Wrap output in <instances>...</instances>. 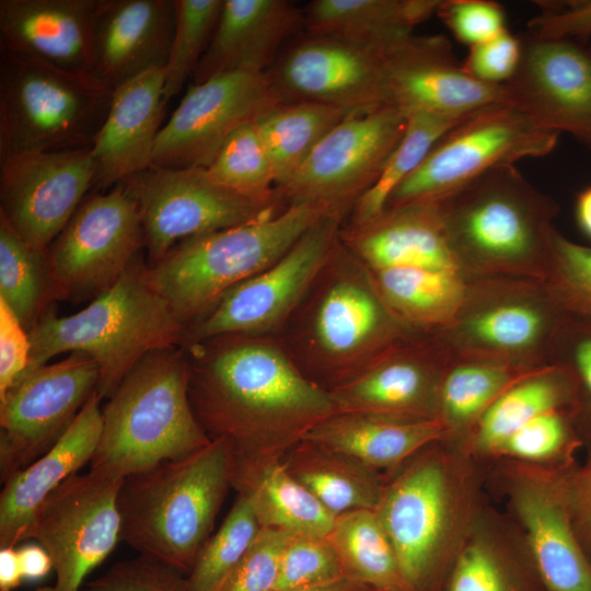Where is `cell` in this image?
<instances>
[{"label": "cell", "instance_id": "obj_1", "mask_svg": "<svg viewBox=\"0 0 591 591\" xmlns=\"http://www.w3.org/2000/svg\"><path fill=\"white\" fill-rule=\"evenodd\" d=\"M195 416L227 438L236 463L281 460L338 412L332 393L294 363L276 336L225 335L182 346Z\"/></svg>", "mask_w": 591, "mask_h": 591}, {"label": "cell", "instance_id": "obj_2", "mask_svg": "<svg viewBox=\"0 0 591 591\" xmlns=\"http://www.w3.org/2000/svg\"><path fill=\"white\" fill-rule=\"evenodd\" d=\"M390 308L372 271L340 241L276 336L302 373L332 391L416 333Z\"/></svg>", "mask_w": 591, "mask_h": 591}, {"label": "cell", "instance_id": "obj_3", "mask_svg": "<svg viewBox=\"0 0 591 591\" xmlns=\"http://www.w3.org/2000/svg\"><path fill=\"white\" fill-rule=\"evenodd\" d=\"M450 243L473 278L543 281L559 207L517 169H491L437 204Z\"/></svg>", "mask_w": 591, "mask_h": 591}, {"label": "cell", "instance_id": "obj_4", "mask_svg": "<svg viewBox=\"0 0 591 591\" xmlns=\"http://www.w3.org/2000/svg\"><path fill=\"white\" fill-rule=\"evenodd\" d=\"M436 442L385 480L373 509L408 591H432L476 520L475 485L463 454Z\"/></svg>", "mask_w": 591, "mask_h": 591}, {"label": "cell", "instance_id": "obj_5", "mask_svg": "<svg viewBox=\"0 0 591 591\" xmlns=\"http://www.w3.org/2000/svg\"><path fill=\"white\" fill-rule=\"evenodd\" d=\"M233 467L232 444L219 437L188 456L127 476L117 497L120 542L187 576L232 487Z\"/></svg>", "mask_w": 591, "mask_h": 591}, {"label": "cell", "instance_id": "obj_6", "mask_svg": "<svg viewBox=\"0 0 591 591\" xmlns=\"http://www.w3.org/2000/svg\"><path fill=\"white\" fill-rule=\"evenodd\" d=\"M185 332L186 325L134 260L82 310L65 316L47 313L36 321L28 331L32 348L26 372L65 352L83 354L99 367L97 393L109 398L143 357L182 346Z\"/></svg>", "mask_w": 591, "mask_h": 591}, {"label": "cell", "instance_id": "obj_7", "mask_svg": "<svg viewBox=\"0 0 591 591\" xmlns=\"http://www.w3.org/2000/svg\"><path fill=\"white\" fill-rule=\"evenodd\" d=\"M188 381L183 347L143 357L102 409V432L90 470L126 478L207 445L211 438L195 416Z\"/></svg>", "mask_w": 591, "mask_h": 591}, {"label": "cell", "instance_id": "obj_8", "mask_svg": "<svg viewBox=\"0 0 591 591\" xmlns=\"http://www.w3.org/2000/svg\"><path fill=\"white\" fill-rule=\"evenodd\" d=\"M328 213L334 212L320 205H290L242 224L187 239L144 268L146 280L187 328L233 287L277 262Z\"/></svg>", "mask_w": 591, "mask_h": 591}, {"label": "cell", "instance_id": "obj_9", "mask_svg": "<svg viewBox=\"0 0 591 591\" xmlns=\"http://www.w3.org/2000/svg\"><path fill=\"white\" fill-rule=\"evenodd\" d=\"M113 94L92 73L0 49V160L91 147Z\"/></svg>", "mask_w": 591, "mask_h": 591}, {"label": "cell", "instance_id": "obj_10", "mask_svg": "<svg viewBox=\"0 0 591 591\" xmlns=\"http://www.w3.org/2000/svg\"><path fill=\"white\" fill-rule=\"evenodd\" d=\"M566 317L543 281L474 278L460 312L433 333L452 357L535 369L549 364Z\"/></svg>", "mask_w": 591, "mask_h": 591}, {"label": "cell", "instance_id": "obj_11", "mask_svg": "<svg viewBox=\"0 0 591 591\" xmlns=\"http://www.w3.org/2000/svg\"><path fill=\"white\" fill-rule=\"evenodd\" d=\"M559 134L497 102L461 119L392 193L386 208L438 204L494 167L551 153Z\"/></svg>", "mask_w": 591, "mask_h": 591}, {"label": "cell", "instance_id": "obj_12", "mask_svg": "<svg viewBox=\"0 0 591 591\" xmlns=\"http://www.w3.org/2000/svg\"><path fill=\"white\" fill-rule=\"evenodd\" d=\"M407 116L384 104L338 123L277 192L286 206L313 204L346 219L374 185L402 139Z\"/></svg>", "mask_w": 591, "mask_h": 591}, {"label": "cell", "instance_id": "obj_13", "mask_svg": "<svg viewBox=\"0 0 591 591\" xmlns=\"http://www.w3.org/2000/svg\"><path fill=\"white\" fill-rule=\"evenodd\" d=\"M345 221L337 213L322 217L277 262L187 326L183 345L225 335L277 336L328 260Z\"/></svg>", "mask_w": 591, "mask_h": 591}, {"label": "cell", "instance_id": "obj_14", "mask_svg": "<svg viewBox=\"0 0 591 591\" xmlns=\"http://www.w3.org/2000/svg\"><path fill=\"white\" fill-rule=\"evenodd\" d=\"M144 246L138 202L119 183L85 199L45 254L49 296L100 294Z\"/></svg>", "mask_w": 591, "mask_h": 591}, {"label": "cell", "instance_id": "obj_15", "mask_svg": "<svg viewBox=\"0 0 591 591\" xmlns=\"http://www.w3.org/2000/svg\"><path fill=\"white\" fill-rule=\"evenodd\" d=\"M135 196L144 246L151 264L178 243L283 210V204L259 202L217 183L205 167L151 165L121 182Z\"/></svg>", "mask_w": 591, "mask_h": 591}, {"label": "cell", "instance_id": "obj_16", "mask_svg": "<svg viewBox=\"0 0 591 591\" xmlns=\"http://www.w3.org/2000/svg\"><path fill=\"white\" fill-rule=\"evenodd\" d=\"M123 482L90 470L69 477L46 499L30 538L48 552L55 582L35 591H82L84 579L120 542Z\"/></svg>", "mask_w": 591, "mask_h": 591}, {"label": "cell", "instance_id": "obj_17", "mask_svg": "<svg viewBox=\"0 0 591 591\" xmlns=\"http://www.w3.org/2000/svg\"><path fill=\"white\" fill-rule=\"evenodd\" d=\"M100 371L73 352L25 372L0 398L1 483L45 454L97 389Z\"/></svg>", "mask_w": 591, "mask_h": 591}, {"label": "cell", "instance_id": "obj_18", "mask_svg": "<svg viewBox=\"0 0 591 591\" xmlns=\"http://www.w3.org/2000/svg\"><path fill=\"white\" fill-rule=\"evenodd\" d=\"M281 103L268 71H233L192 83L158 135L151 165L206 169L236 129Z\"/></svg>", "mask_w": 591, "mask_h": 591}, {"label": "cell", "instance_id": "obj_19", "mask_svg": "<svg viewBox=\"0 0 591 591\" xmlns=\"http://www.w3.org/2000/svg\"><path fill=\"white\" fill-rule=\"evenodd\" d=\"M396 44L374 46L305 33L268 72L283 103L369 109L387 104L386 59Z\"/></svg>", "mask_w": 591, "mask_h": 591}, {"label": "cell", "instance_id": "obj_20", "mask_svg": "<svg viewBox=\"0 0 591 591\" xmlns=\"http://www.w3.org/2000/svg\"><path fill=\"white\" fill-rule=\"evenodd\" d=\"M91 147L0 160V215L34 251L46 254L93 186Z\"/></svg>", "mask_w": 591, "mask_h": 591}, {"label": "cell", "instance_id": "obj_21", "mask_svg": "<svg viewBox=\"0 0 591 591\" xmlns=\"http://www.w3.org/2000/svg\"><path fill=\"white\" fill-rule=\"evenodd\" d=\"M573 464L522 463L507 473V489L525 548L547 591H591V561L576 534L568 500L567 475Z\"/></svg>", "mask_w": 591, "mask_h": 591}, {"label": "cell", "instance_id": "obj_22", "mask_svg": "<svg viewBox=\"0 0 591 591\" xmlns=\"http://www.w3.org/2000/svg\"><path fill=\"white\" fill-rule=\"evenodd\" d=\"M507 103L537 126L591 146V54L573 39L526 34Z\"/></svg>", "mask_w": 591, "mask_h": 591}, {"label": "cell", "instance_id": "obj_23", "mask_svg": "<svg viewBox=\"0 0 591 591\" xmlns=\"http://www.w3.org/2000/svg\"><path fill=\"white\" fill-rule=\"evenodd\" d=\"M451 359L434 333L416 332L329 392L338 412L439 418L440 382Z\"/></svg>", "mask_w": 591, "mask_h": 591}, {"label": "cell", "instance_id": "obj_24", "mask_svg": "<svg viewBox=\"0 0 591 591\" xmlns=\"http://www.w3.org/2000/svg\"><path fill=\"white\" fill-rule=\"evenodd\" d=\"M386 94L387 104L406 116L430 112L463 117L503 102L502 85L467 74L442 35L412 34L391 49L386 59Z\"/></svg>", "mask_w": 591, "mask_h": 591}, {"label": "cell", "instance_id": "obj_25", "mask_svg": "<svg viewBox=\"0 0 591 591\" xmlns=\"http://www.w3.org/2000/svg\"><path fill=\"white\" fill-rule=\"evenodd\" d=\"M105 0H0V49L92 73Z\"/></svg>", "mask_w": 591, "mask_h": 591}, {"label": "cell", "instance_id": "obj_26", "mask_svg": "<svg viewBox=\"0 0 591 591\" xmlns=\"http://www.w3.org/2000/svg\"><path fill=\"white\" fill-rule=\"evenodd\" d=\"M102 397L94 391L59 440L42 456L3 482L0 547L30 540L37 512L69 477L90 463L99 444Z\"/></svg>", "mask_w": 591, "mask_h": 591}, {"label": "cell", "instance_id": "obj_27", "mask_svg": "<svg viewBox=\"0 0 591 591\" xmlns=\"http://www.w3.org/2000/svg\"><path fill=\"white\" fill-rule=\"evenodd\" d=\"M164 68L146 71L114 91L91 146L93 186L113 187L151 166L166 101Z\"/></svg>", "mask_w": 591, "mask_h": 591}, {"label": "cell", "instance_id": "obj_28", "mask_svg": "<svg viewBox=\"0 0 591 591\" xmlns=\"http://www.w3.org/2000/svg\"><path fill=\"white\" fill-rule=\"evenodd\" d=\"M340 241L371 271L428 268L468 275L450 243L437 204L392 207L364 223L344 222Z\"/></svg>", "mask_w": 591, "mask_h": 591}, {"label": "cell", "instance_id": "obj_29", "mask_svg": "<svg viewBox=\"0 0 591 591\" xmlns=\"http://www.w3.org/2000/svg\"><path fill=\"white\" fill-rule=\"evenodd\" d=\"M304 30L303 10L288 0H224L192 83L233 71L266 72L286 42Z\"/></svg>", "mask_w": 591, "mask_h": 591}, {"label": "cell", "instance_id": "obj_30", "mask_svg": "<svg viewBox=\"0 0 591 591\" xmlns=\"http://www.w3.org/2000/svg\"><path fill=\"white\" fill-rule=\"evenodd\" d=\"M175 20V0H105L93 74L115 91L146 71L164 68Z\"/></svg>", "mask_w": 591, "mask_h": 591}, {"label": "cell", "instance_id": "obj_31", "mask_svg": "<svg viewBox=\"0 0 591 591\" xmlns=\"http://www.w3.org/2000/svg\"><path fill=\"white\" fill-rule=\"evenodd\" d=\"M450 438L449 428L439 418L358 412H337L305 437L378 472L401 467L425 448Z\"/></svg>", "mask_w": 591, "mask_h": 591}, {"label": "cell", "instance_id": "obj_32", "mask_svg": "<svg viewBox=\"0 0 591 591\" xmlns=\"http://www.w3.org/2000/svg\"><path fill=\"white\" fill-rule=\"evenodd\" d=\"M439 0H314L304 31L354 43L392 46L436 13Z\"/></svg>", "mask_w": 591, "mask_h": 591}, {"label": "cell", "instance_id": "obj_33", "mask_svg": "<svg viewBox=\"0 0 591 591\" xmlns=\"http://www.w3.org/2000/svg\"><path fill=\"white\" fill-rule=\"evenodd\" d=\"M232 487L250 495L262 528L326 537L334 524L335 515L291 476L281 460L234 461Z\"/></svg>", "mask_w": 591, "mask_h": 591}, {"label": "cell", "instance_id": "obj_34", "mask_svg": "<svg viewBox=\"0 0 591 591\" xmlns=\"http://www.w3.org/2000/svg\"><path fill=\"white\" fill-rule=\"evenodd\" d=\"M291 476L335 517L359 509H374L385 479L356 459L302 440L281 459Z\"/></svg>", "mask_w": 591, "mask_h": 591}, {"label": "cell", "instance_id": "obj_35", "mask_svg": "<svg viewBox=\"0 0 591 591\" xmlns=\"http://www.w3.org/2000/svg\"><path fill=\"white\" fill-rule=\"evenodd\" d=\"M576 392L569 374L547 364L528 373L505 390L467 432L471 451L497 455L506 439L520 426L551 409L573 413Z\"/></svg>", "mask_w": 591, "mask_h": 591}, {"label": "cell", "instance_id": "obj_36", "mask_svg": "<svg viewBox=\"0 0 591 591\" xmlns=\"http://www.w3.org/2000/svg\"><path fill=\"white\" fill-rule=\"evenodd\" d=\"M390 308L409 327L436 332L448 326L463 306L473 277L428 268L372 271Z\"/></svg>", "mask_w": 591, "mask_h": 591}, {"label": "cell", "instance_id": "obj_37", "mask_svg": "<svg viewBox=\"0 0 591 591\" xmlns=\"http://www.w3.org/2000/svg\"><path fill=\"white\" fill-rule=\"evenodd\" d=\"M326 538L347 579L379 591H408L394 547L373 509L335 517Z\"/></svg>", "mask_w": 591, "mask_h": 591}, {"label": "cell", "instance_id": "obj_38", "mask_svg": "<svg viewBox=\"0 0 591 591\" xmlns=\"http://www.w3.org/2000/svg\"><path fill=\"white\" fill-rule=\"evenodd\" d=\"M537 369L452 357L440 382L438 417L447 425L452 437L468 432L505 390Z\"/></svg>", "mask_w": 591, "mask_h": 591}, {"label": "cell", "instance_id": "obj_39", "mask_svg": "<svg viewBox=\"0 0 591 591\" xmlns=\"http://www.w3.org/2000/svg\"><path fill=\"white\" fill-rule=\"evenodd\" d=\"M354 112L357 111L311 102H288L258 118L255 126L271 161L277 186L300 166L338 123Z\"/></svg>", "mask_w": 591, "mask_h": 591}, {"label": "cell", "instance_id": "obj_40", "mask_svg": "<svg viewBox=\"0 0 591 591\" xmlns=\"http://www.w3.org/2000/svg\"><path fill=\"white\" fill-rule=\"evenodd\" d=\"M445 591H533L509 541L476 520L449 570Z\"/></svg>", "mask_w": 591, "mask_h": 591}, {"label": "cell", "instance_id": "obj_41", "mask_svg": "<svg viewBox=\"0 0 591 591\" xmlns=\"http://www.w3.org/2000/svg\"><path fill=\"white\" fill-rule=\"evenodd\" d=\"M464 117L430 112L408 114L404 135L378 181L358 200L345 223H364L382 213L392 193L419 166L437 141Z\"/></svg>", "mask_w": 591, "mask_h": 591}, {"label": "cell", "instance_id": "obj_42", "mask_svg": "<svg viewBox=\"0 0 591 591\" xmlns=\"http://www.w3.org/2000/svg\"><path fill=\"white\" fill-rule=\"evenodd\" d=\"M260 530L250 495L237 493L225 519L202 545L186 576L187 591H220Z\"/></svg>", "mask_w": 591, "mask_h": 591}, {"label": "cell", "instance_id": "obj_43", "mask_svg": "<svg viewBox=\"0 0 591 591\" xmlns=\"http://www.w3.org/2000/svg\"><path fill=\"white\" fill-rule=\"evenodd\" d=\"M220 185L248 199L283 204L269 155L254 123L236 129L206 167Z\"/></svg>", "mask_w": 591, "mask_h": 591}, {"label": "cell", "instance_id": "obj_44", "mask_svg": "<svg viewBox=\"0 0 591 591\" xmlns=\"http://www.w3.org/2000/svg\"><path fill=\"white\" fill-rule=\"evenodd\" d=\"M48 296L45 254L31 248L0 215V299L30 331Z\"/></svg>", "mask_w": 591, "mask_h": 591}, {"label": "cell", "instance_id": "obj_45", "mask_svg": "<svg viewBox=\"0 0 591 591\" xmlns=\"http://www.w3.org/2000/svg\"><path fill=\"white\" fill-rule=\"evenodd\" d=\"M573 413L551 409L529 419L501 444L505 455L526 464L564 467L573 464L572 454L582 444Z\"/></svg>", "mask_w": 591, "mask_h": 591}, {"label": "cell", "instance_id": "obj_46", "mask_svg": "<svg viewBox=\"0 0 591 591\" xmlns=\"http://www.w3.org/2000/svg\"><path fill=\"white\" fill-rule=\"evenodd\" d=\"M223 1L175 0V27L164 67L166 102L193 77L212 38Z\"/></svg>", "mask_w": 591, "mask_h": 591}, {"label": "cell", "instance_id": "obj_47", "mask_svg": "<svg viewBox=\"0 0 591 591\" xmlns=\"http://www.w3.org/2000/svg\"><path fill=\"white\" fill-rule=\"evenodd\" d=\"M548 361L564 369L573 383L576 427L591 450V322L567 315L554 338Z\"/></svg>", "mask_w": 591, "mask_h": 591}, {"label": "cell", "instance_id": "obj_48", "mask_svg": "<svg viewBox=\"0 0 591 591\" xmlns=\"http://www.w3.org/2000/svg\"><path fill=\"white\" fill-rule=\"evenodd\" d=\"M543 282L567 315L591 322V247L575 243L556 231Z\"/></svg>", "mask_w": 591, "mask_h": 591}, {"label": "cell", "instance_id": "obj_49", "mask_svg": "<svg viewBox=\"0 0 591 591\" xmlns=\"http://www.w3.org/2000/svg\"><path fill=\"white\" fill-rule=\"evenodd\" d=\"M347 579L326 537L292 534L279 564L274 591L322 588Z\"/></svg>", "mask_w": 591, "mask_h": 591}, {"label": "cell", "instance_id": "obj_50", "mask_svg": "<svg viewBox=\"0 0 591 591\" xmlns=\"http://www.w3.org/2000/svg\"><path fill=\"white\" fill-rule=\"evenodd\" d=\"M82 591H187L186 576L159 560L139 555L115 563Z\"/></svg>", "mask_w": 591, "mask_h": 591}, {"label": "cell", "instance_id": "obj_51", "mask_svg": "<svg viewBox=\"0 0 591 591\" xmlns=\"http://www.w3.org/2000/svg\"><path fill=\"white\" fill-rule=\"evenodd\" d=\"M291 535L262 528L220 591H274L281 554Z\"/></svg>", "mask_w": 591, "mask_h": 591}, {"label": "cell", "instance_id": "obj_52", "mask_svg": "<svg viewBox=\"0 0 591 591\" xmlns=\"http://www.w3.org/2000/svg\"><path fill=\"white\" fill-rule=\"evenodd\" d=\"M436 14L457 40L470 47L507 31L503 8L490 0L440 1Z\"/></svg>", "mask_w": 591, "mask_h": 591}, {"label": "cell", "instance_id": "obj_53", "mask_svg": "<svg viewBox=\"0 0 591 591\" xmlns=\"http://www.w3.org/2000/svg\"><path fill=\"white\" fill-rule=\"evenodd\" d=\"M521 51V38L505 31L487 42L470 47L462 67L478 81L502 85L515 73Z\"/></svg>", "mask_w": 591, "mask_h": 591}, {"label": "cell", "instance_id": "obj_54", "mask_svg": "<svg viewBox=\"0 0 591 591\" xmlns=\"http://www.w3.org/2000/svg\"><path fill=\"white\" fill-rule=\"evenodd\" d=\"M31 348L28 331L0 299V398L26 372Z\"/></svg>", "mask_w": 591, "mask_h": 591}, {"label": "cell", "instance_id": "obj_55", "mask_svg": "<svg viewBox=\"0 0 591 591\" xmlns=\"http://www.w3.org/2000/svg\"><path fill=\"white\" fill-rule=\"evenodd\" d=\"M543 11L530 23V33L548 38L591 37V1L541 4Z\"/></svg>", "mask_w": 591, "mask_h": 591}, {"label": "cell", "instance_id": "obj_56", "mask_svg": "<svg viewBox=\"0 0 591 591\" xmlns=\"http://www.w3.org/2000/svg\"><path fill=\"white\" fill-rule=\"evenodd\" d=\"M567 490L576 534L591 561V450L583 465L569 468Z\"/></svg>", "mask_w": 591, "mask_h": 591}, {"label": "cell", "instance_id": "obj_57", "mask_svg": "<svg viewBox=\"0 0 591 591\" xmlns=\"http://www.w3.org/2000/svg\"><path fill=\"white\" fill-rule=\"evenodd\" d=\"M23 579L38 581L53 569L48 552L38 543H27L18 548Z\"/></svg>", "mask_w": 591, "mask_h": 591}, {"label": "cell", "instance_id": "obj_58", "mask_svg": "<svg viewBox=\"0 0 591 591\" xmlns=\"http://www.w3.org/2000/svg\"><path fill=\"white\" fill-rule=\"evenodd\" d=\"M23 580L18 548L0 547V591H13Z\"/></svg>", "mask_w": 591, "mask_h": 591}, {"label": "cell", "instance_id": "obj_59", "mask_svg": "<svg viewBox=\"0 0 591 591\" xmlns=\"http://www.w3.org/2000/svg\"><path fill=\"white\" fill-rule=\"evenodd\" d=\"M575 217L580 231L591 240V186L584 187L577 194Z\"/></svg>", "mask_w": 591, "mask_h": 591}, {"label": "cell", "instance_id": "obj_60", "mask_svg": "<svg viewBox=\"0 0 591 591\" xmlns=\"http://www.w3.org/2000/svg\"><path fill=\"white\" fill-rule=\"evenodd\" d=\"M294 591H379L367 584L345 579L334 584H329L322 588L308 589V590H294Z\"/></svg>", "mask_w": 591, "mask_h": 591}, {"label": "cell", "instance_id": "obj_61", "mask_svg": "<svg viewBox=\"0 0 591 591\" xmlns=\"http://www.w3.org/2000/svg\"><path fill=\"white\" fill-rule=\"evenodd\" d=\"M587 48H588L589 53L591 54V37L589 39V46Z\"/></svg>", "mask_w": 591, "mask_h": 591}]
</instances>
